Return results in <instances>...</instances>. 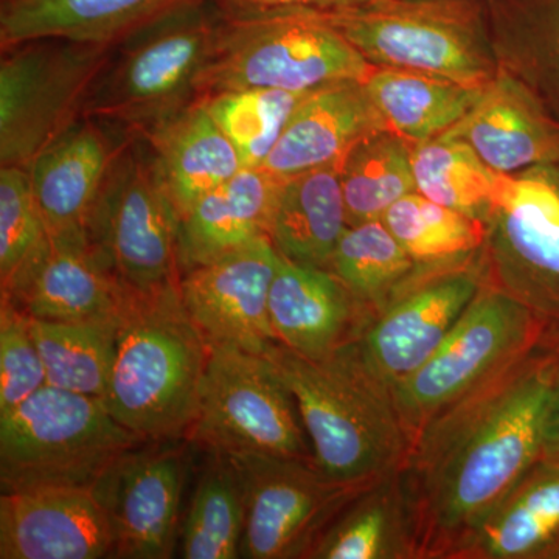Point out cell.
Masks as SVG:
<instances>
[{"mask_svg":"<svg viewBox=\"0 0 559 559\" xmlns=\"http://www.w3.org/2000/svg\"><path fill=\"white\" fill-rule=\"evenodd\" d=\"M558 374L559 323H550L419 430L401 469L418 559H450L543 457Z\"/></svg>","mask_w":559,"mask_h":559,"instance_id":"1","label":"cell"},{"mask_svg":"<svg viewBox=\"0 0 559 559\" xmlns=\"http://www.w3.org/2000/svg\"><path fill=\"white\" fill-rule=\"evenodd\" d=\"M266 356L296 399L322 473L371 481L403 469L409 430L392 385L366 362L355 341L323 358H308L278 342Z\"/></svg>","mask_w":559,"mask_h":559,"instance_id":"2","label":"cell"},{"mask_svg":"<svg viewBox=\"0 0 559 559\" xmlns=\"http://www.w3.org/2000/svg\"><path fill=\"white\" fill-rule=\"evenodd\" d=\"M207 358V342L187 314L179 285L151 296L131 293L103 403L145 441L187 439L200 407Z\"/></svg>","mask_w":559,"mask_h":559,"instance_id":"3","label":"cell"},{"mask_svg":"<svg viewBox=\"0 0 559 559\" xmlns=\"http://www.w3.org/2000/svg\"><path fill=\"white\" fill-rule=\"evenodd\" d=\"M219 7L198 98L242 90L311 92L336 81H362L373 69L318 10Z\"/></svg>","mask_w":559,"mask_h":559,"instance_id":"4","label":"cell"},{"mask_svg":"<svg viewBox=\"0 0 559 559\" xmlns=\"http://www.w3.org/2000/svg\"><path fill=\"white\" fill-rule=\"evenodd\" d=\"M219 20V3L189 0L120 40L92 87L84 119L135 134L197 100Z\"/></svg>","mask_w":559,"mask_h":559,"instance_id":"5","label":"cell"},{"mask_svg":"<svg viewBox=\"0 0 559 559\" xmlns=\"http://www.w3.org/2000/svg\"><path fill=\"white\" fill-rule=\"evenodd\" d=\"M318 11L374 68L418 70L479 90L498 73L487 0H366Z\"/></svg>","mask_w":559,"mask_h":559,"instance_id":"6","label":"cell"},{"mask_svg":"<svg viewBox=\"0 0 559 559\" xmlns=\"http://www.w3.org/2000/svg\"><path fill=\"white\" fill-rule=\"evenodd\" d=\"M143 441L110 415L103 400L46 385L0 415L2 491L92 488Z\"/></svg>","mask_w":559,"mask_h":559,"instance_id":"7","label":"cell"},{"mask_svg":"<svg viewBox=\"0 0 559 559\" xmlns=\"http://www.w3.org/2000/svg\"><path fill=\"white\" fill-rule=\"evenodd\" d=\"M87 234L132 294L178 286L180 215L162 182L148 143L124 132L95 202Z\"/></svg>","mask_w":559,"mask_h":559,"instance_id":"8","label":"cell"},{"mask_svg":"<svg viewBox=\"0 0 559 559\" xmlns=\"http://www.w3.org/2000/svg\"><path fill=\"white\" fill-rule=\"evenodd\" d=\"M187 439L227 457L314 462L296 399L266 355L209 345L200 407Z\"/></svg>","mask_w":559,"mask_h":559,"instance_id":"9","label":"cell"},{"mask_svg":"<svg viewBox=\"0 0 559 559\" xmlns=\"http://www.w3.org/2000/svg\"><path fill=\"white\" fill-rule=\"evenodd\" d=\"M114 46L36 39L2 50L0 164L27 170L32 162L84 119L95 81Z\"/></svg>","mask_w":559,"mask_h":559,"instance_id":"10","label":"cell"},{"mask_svg":"<svg viewBox=\"0 0 559 559\" xmlns=\"http://www.w3.org/2000/svg\"><path fill=\"white\" fill-rule=\"evenodd\" d=\"M485 224L484 282L559 323V159L502 175Z\"/></svg>","mask_w":559,"mask_h":559,"instance_id":"11","label":"cell"},{"mask_svg":"<svg viewBox=\"0 0 559 559\" xmlns=\"http://www.w3.org/2000/svg\"><path fill=\"white\" fill-rule=\"evenodd\" d=\"M550 323L484 282L439 348L409 377L393 384L411 440L489 371L538 340Z\"/></svg>","mask_w":559,"mask_h":559,"instance_id":"12","label":"cell"},{"mask_svg":"<svg viewBox=\"0 0 559 559\" xmlns=\"http://www.w3.org/2000/svg\"><path fill=\"white\" fill-rule=\"evenodd\" d=\"M230 459L245 495L246 559H310L345 507L374 481L331 479L307 460Z\"/></svg>","mask_w":559,"mask_h":559,"instance_id":"13","label":"cell"},{"mask_svg":"<svg viewBox=\"0 0 559 559\" xmlns=\"http://www.w3.org/2000/svg\"><path fill=\"white\" fill-rule=\"evenodd\" d=\"M481 285V250L455 263L418 266L355 341L360 355L393 388L439 348Z\"/></svg>","mask_w":559,"mask_h":559,"instance_id":"14","label":"cell"},{"mask_svg":"<svg viewBox=\"0 0 559 559\" xmlns=\"http://www.w3.org/2000/svg\"><path fill=\"white\" fill-rule=\"evenodd\" d=\"M277 264V249L261 237L182 272L180 300L207 345L266 355L278 344L270 319Z\"/></svg>","mask_w":559,"mask_h":559,"instance_id":"15","label":"cell"},{"mask_svg":"<svg viewBox=\"0 0 559 559\" xmlns=\"http://www.w3.org/2000/svg\"><path fill=\"white\" fill-rule=\"evenodd\" d=\"M135 447L92 487L114 536V558L167 559L179 544V509L186 480L182 451Z\"/></svg>","mask_w":559,"mask_h":559,"instance_id":"16","label":"cell"},{"mask_svg":"<svg viewBox=\"0 0 559 559\" xmlns=\"http://www.w3.org/2000/svg\"><path fill=\"white\" fill-rule=\"evenodd\" d=\"M0 558H114V536L92 488L2 491Z\"/></svg>","mask_w":559,"mask_h":559,"instance_id":"17","label":"cell"},{"mask_svg":"<svg viewBox=\"0 0 559 559\" xmlns=\"http://www.w3.org/2000/svg\"><path fill=\"white\" fill-rule=\"evenodd\" d=\"M374 312L330 270L294 263L278 253L270 319L280 344L323 358L358 340Z\"/></svg>","mask_w":559,"mask_h":559,"instance_id":"18","label":"cell"},{"mask_svg":"<svg viewBox=\"0 0 559 559\" xmlns=\"http://www.w3.org/2000/svg\"><path fill=\"white\" fill-rule=\"evenodd\" d=\"M443 135L468 143L500 175L559 159V120L500 66L479 102Z\"/></svg>","mask_w":559,"mask_h":559,"instance_id":"19","label":"cell"},{"mask_svg":"<svg viewBox=\"0 0 559 559\" xmlns=\"http://www.w3.org/2000/svg\"><path fill=\"white\" fill-rule=\"evenodd\" d=\"M382 130L388 127L362 81L325 84L305 95L261 168L283 179L340 167L359 142Z\"/></svg>","mask_w":559,"mask_h":559,"instance_id":"20","label":"cell"},{"mask_svg":"<svg viewBox=\"0 0 559 559\" xmlns=\"http://www.w3.org/2000/svg\"><path fill=\"white\" fill-rule=\"evenodd\" d=\"M130 290L109 270L87 231L50 235L49 246L16 297L32 319L119 318Z\"/></svg>","mask_w":559,"mask_h":559,"instance_id":"21","label":"cell"},{"mask_svg":"<svg viewBox=\"0 0 559 559\" xmlns=\"http://www.w3.org/2000/svg\"><path fill=\"white\" fill-rule=\"evenodd\" d=\"M102 124L81 119L27 168L50 235L87 231L95 202L124 139L114 142Z\"/></svg>","mask_w":559,"mask_h":559,"instance_id":"22","label":"cell"},{"mask_svg":"<svg viewBox=\"0 0 559 559\" xmlns=\"http://www.w3.org/2000/svg\"><path fill=\"white\" fill-rule=\"evenodd\" d=\"M450 559H559V462L539 459Z\"/></svg>","mask_w":559,"mask_h":559,"instance_id":"23","label":"cell"},{"mask_svg":"<svg viewBox=\"0 0 559 559\" xmlns=\"http://www.w3.org/2000/svg\"><path fill=\"white\" fill-rule=\"evenodd\" d=\"M135 134L148 143L180 218L245 168L234 143L200 100Z\"/></svg>","mask_w":559,"mask_h":559,"instance_id":"24","label":"cell"},{"mask_svg":"<svg viewBox=\"0 0 559 559\" xmlns=\"http://www.w3.org/2000/svg\"><path fill=\"white\" fill-rule=\"evenodd\" d=\"M189 0H3L2 50L36 39L116 46Z\"/></svg>","mask_w":559,"mask_h":559,"instance_id":"25","label":"cell"},{"mask_svg":"<svg viewBox=\"0 0 559 559\" xmlns=\"http://www.w3.org/2000/svg\"><path fill=\"white\" fill-rule=\"evenodd\" d=\"M280 183L263 168H242L204 194L180 218V272L270 237Z\"/></svg>","mask_w":559,"mask_h":559,"instance_id":"26","label":"cell"},{"mask_svg":"<svg viewBox=\"0 0 559 559\" xmlns=\"http://www.w3.org/2000/svg\"><path fill=\"white\" fill-rule=\"evenodd\" d=\"M347 229L340 168H318L282 179L270 230L280 255L330 270L334 250Z\"/></svg>","mask_w":559,"mask_h":559,"instance_id":"27","label":"cell"},{"mask_svg":"<svg viewBox=\"0 0 559 559\" xmlns=\"http://www.w3.org/2000/svg\"><path fill=\"white\" fill-rule=\"evenodd\" d=\"M310 559H418L401 469L356 496L326 530Z\"/></svg>","mask_w":559,"mask_h":559,"instance_id":"28","label":"cell"},{"mask_svg":"<svg viewBox=\"0 0 559 559\" xmlns=\"http://www.w3.org/2000/svg\"><path fill=\"white\" fill-rule=\"evenodd\" d=\"M362 83L388 130L411 143L441 138L485 91L418 70L374 66Z\"/></svg>","mask_w":559,"mask_h":559,"instance_id":"29","label":"cell"},{"mask_svg":"<svg viewBox=\"0 0 559 559\" xmlns=\"http://www.w3.org/2000/svg\"><path fill=\"white\" fill-rule=\"evenodd\" d=\"M500 68L559 120V0H487Z\"/></svg>","mask_w":559,"mask_h":559,"instance_id":"30","label":"cell"},{"mask_svg":"<svg viewBox=\"0 0 559 559\" xmlns=\"http://www.w3.org/2000/svg\"><path fill=\"white\" fill-rule=\"evenodd\" d=\"M119 318L32 319V333L46 367L47 385L105 399L117 355Z\"/></svg>","mask_w":559,"mask_h":559,"instance_id":"31","label":"cell"},{"mask_svg":"<svg viewBox=\"0 0 559 559\" xmlns=\"http://www.w3.org/2000/svg\"><path fill=\"white\" fill-rule=\"evenodd\" d=\"M337 168L348 226L382 219L395 202L417 191L412 143L389 130L364 139Z\"/></svg>","mask_w":559,"mask_h":559,"instance_id":"32","label":"cell"},{"mask_svg":"<svg viewBox=\"0 0 559 559\" xmlns=\"http://www.w3.org/2000/svg\"><path fill=\"white\" fill-rule=\"evenodd\" d=\"M245 520V495L237 466L227 455L213 454L180 527V557L241 558Z\"/></svg>","mask_w":559,"mask_h":559,"instance_id":"33","label":"cell"},{"mask_svg":"<svg viewBox=\"0 0 559 559\" xmlns=\"http://www.w3.org/2000/svg\"><path fill=\"white\" fill-rule=\"evenodd\" d=\"M412 170L419 194L481 221L502 179L468 143L448 135L412 143Z\"/></svg>","mask_w":559,"mask_h":559,"instance_id":"34","label":"cell"},{"mask_svg":"<svg viewBox=\"0 0 559 559\" xmlns=\"http://www.w3.org/2000/svg\"><path fill=\"white\" fill-rule=\"evenodd\" d=\"M393 237L418 266H441L479 253L487 240L485 221L407 194L382 216Z\"/></svg>","mask_w":559,"mask_h":559,"instance_id":"35","label":"cell"},{"mask_svg":"<svg viewBox=\"0 0 559 559\" xmlns=\"http://www.w3.org/2000/svg\"><path fill=\"white\" fill-rule=\"evenodd\" d=\"M417 267L382 219L348 226L330 263V271L374 314L392 300Z\"/></svg>","mask_w":559,"mask_h":559,"instance_id":"36","label":"cell"},{"mask_svg":"<svg viewBox=\"0 0 559 559\" xmlns=\"http://www.w3.org/2000/svg\"><path fill=\"white\" fill-rule=\"evenodd\" d=\"M308 92L242 90L198 98L234 143L245 168H261Z\"/></svg>","mask_w":559,"mask_h":559,"instance_id":"37","label":"cell"},{"mask_svg":"<svg viewBox=\"0 0 559 559\" xmlns=\"http://www.w3.org/2000/svg\"><path fill=\"white\" fill-rule=\"evenodd\" d=\"M50 234L36 204L27 170H0V280L2 296L24 288L49 246Z\"/></svg>","mask_w":559,"mask_h":559,"instance_id":"38","label":"cell"},{"mask_svg":"<svg viewBox=\"0 0 559 559\" xmlns=\"http://www.w3.org/2000/svg\"><path fill=\"white\" fill-rule=\"evenodd\" d=\"M47 374L35 337L31 316L2 296L0 307V415L16 409L25 400L46 388Z\"/></svg>","mask_w":559,"mask_h":559,"instance_id":"39","label":"cell"},{"mask_svg":"<svg viewBox=\"0 0 559 559\" xmlns=\"http://www.w3.org/2000/svg\"><path fill=\"white\" fill-rule=\"evenodd\" d=\"M223 5L260 7V9L334 10L352 7L366 0H213Z\"/></svg>","mask_w":559,"mask_h":559,"instance_id":"40","label":"cell"},{"mask_svg":"<svg viewBox=\"0 0 559 559\" xmlns=\"http://www.w3.org/2000/svg\"><path fill=\"white\" fill-rule=\"evenodd\" d=\"M559 462V374L555 382L543 436V457Z\"/></svg>","mask_w":559,"mask_h":559,"instance_id":"41","label":"cell"}]
</instances>
